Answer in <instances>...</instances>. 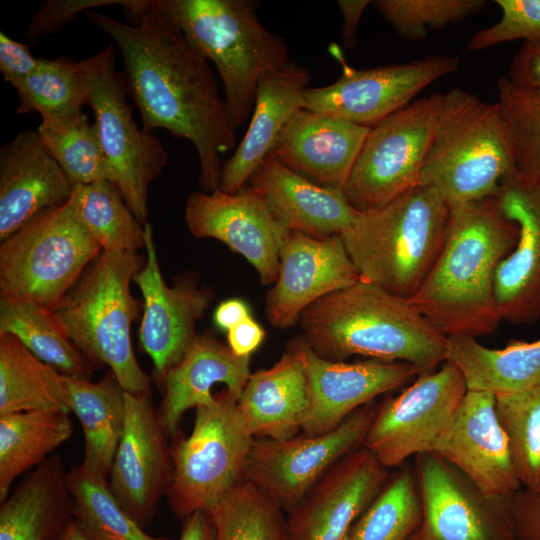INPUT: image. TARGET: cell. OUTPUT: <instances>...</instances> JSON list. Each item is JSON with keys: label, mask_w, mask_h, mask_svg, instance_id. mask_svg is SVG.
Segmentation results:
<instances>
[{"label": "cell", "mask_w": 540, "mask_h": 540, "mask_svg": "<svg viewBox=\"0 0 540 540\" xmlns=\"http://www.w3.org/2000/svg\"><path fill=\"white\" fill-rule=\"evenodd\" d=\"M130 22L97 9L85 13L118 48L127 93L150 133L165 129L194 146L200 186L219 187L221 155L237 146L236 130L208 63L168 18L158 0H130Z\"/></svg>", "instance_id": "cell-1"}, {"label": "cell", "mask_w": 540, "mask_h": 540, "mask_svg": "<svg viewBox=\"0 0 540 540\" xmlns=\"http://www.w3.org/2000/svg\"><path fill=\"white\" fill-rule=\"evenodd\" d=\"M518 236V226L505 216L495 195L451 207L442 251L410 301L447 337L492 334L502 321L496 271Z\"/></svg>", "instance_id": "cell-2"}, {"label": "cell", "mask_w": 540, "mask_h": 540, "mask_svg": "<svg viewBox=\"0 0 540 540\" xmlns=\"http://www.w3.org/2000/svg\"><path fill=\"white\" fill-rule=\"evenodd\" d=\"M299 323L303 340L328 360L406 362L420 374L446 362L447 336L409 299L362 279L311 304Z\"/></svg>", "instance_id": "cell-3"}, {"label": "cell", "mask_w": 540, "mask_h": 540, "mask_svg": "<svg viewBox=\"0 0 540 540\" xmlns=\"http://www.w3.org/2000/svg\"><path fill=\"white\" fill-rule=\"evenodd\" d=\"M451 208L434 188L416 185L358 213L340 236L360 279L411 299L444 246Z\"/></svg>", "instance_id": "cell-4"}, {"label": "cell", "mask_w": 540, "mask_h": 540, "mask_svg": "<svg viewBox=\"0 0 540 540\" xmlns=\"http://www.w3.org/2000/svg\"><path fill=\"white\" fill-rule=\"evenodd\" d=\"M168 18L192 46L212 61L236 128L252 114L262 74L291 60L283 37L270 32L252 0H158Z\"/></svg>", "instance_id": "cell-5"}, {"label": "cell", "mask_w": 540, "mask_h": 540, "mask_svg": "<svg viewBox=\"0 0 540 540\" xmlns=\"http://www.w3.org/2000/svg\"><path fill=\"white\" fill-rule=\"evenodd\" d=\"M516 171L511 135L499 104L461 88L443 93L419 185L451 207L496 195Z\"/></svg>", "instance_id": "cell-6"}, {"label": "cell", "mask_w": 540, "mask_h": 540, "mask_svg": "<svg viewBox=\"0 0 540 540\" xmlns=\"http://www.w3.org/2000/svg\"><path fill=\"white\" fill-rule=\"evenodd\" d=\"M145 259L137 253L104 252L77 285L51 310L89 362L107 365L123 391L149 393L151 380L132 345L137 304L130 284Z\"/></svg>", "instance_id": "cell-7"}, {"label": "cell", "mask_w": 540, "mask_h": 540, "mask_svg": "<svg viewBox=\"0 0 540 540\" xmlns=\"http://www.w3.org/2000/svg\"><path fill=\"white\" fill-rule=\"evenodd\" d=\"M101 250L71 194L1 241V296L53 310Z\"/></svg>", "instance_id": "cell-8"}, {"label": "cell", "mask_w": 540, "mask_h": 540, "mask_svg": "<svg viewBox=\"0 0 540 540\" xmlns=\"http://www.w3.org/2000/svg\"><path fill=\"white\" fill-rule=\"evenodd\" d=\"M216 402L195 408L189 436L172 437L173 477L167 492L172 512L181 520L209 510L243 478L254 437L226 388Z\"/></svg>", "instance_id": "cell-9"}, {"label": "cell", "mask_w": 540, "mask_h": 540, "mask_svg": "<svg viewBox=\"0 0 540 540\" xmlns=\"http://www.w3.org/2000/svg\"><path fill=\"white\" fill-rule=\"evenodd\" d=\"M80 62L87 84V105L94 114L114 183L138 221L145 225L149 185L166 167L168 152L156 135L135 121L126 100L123 75L115 68L114 46L108 45Z\"/></svg>", "instance_id": "cell-10"}, {"label": "cell", "mask_w": 540, "mask_h": 540, "mask_svg": "<svg viewBox=\"0 0 540 540\" xmlns=\"http://www.w3.org/2000/svg\"><path fill=\"white\" fill-rule=\"evenodd\" d=\"M442 98L418 99L370 128L341 188L353 208L380 207L418 185Z\"/></svg>", "instance_id": "cell-11"}, {"label": "cell", "mask_w": 540, "mask_h": 540, "mask_svg": "<svg viewBox=\"0 0 540 540\" xmlns=\"http://www.w3.org/2000/svg\"><path fill=\"white\" fill-rule=\"evenodd\" d=\"M377 405L362 406L327 433H302L282 440L255 438L243 478L287 514L339 460L363 446Z\"/></svg>", "instance_id": "cell-12"}, {"label": "cell", "mask_w": 540, "mask_h": 540, "mask_svg": "<svg viewBox=\"0 0 540 540\" xmlns=\"http://www.w3.org/2000/svg\"><path fill=\"white\" fill-rule=\"evenodd\" d=\"M467 391L461 371L451 363L419 374L398 395L377 405L362 447L386 469L399 468L409 457L430 452Z\"/></svg>", "instance_id": "cell-13"}, {"label": "cell", "mask_w": 540, "mask_h": 540, "mask_svg": "<svg viewBox=\"0 0 540 540\" xmlns=\"http://www.w3.org/2000/svg\"><path fill=\"white\" fill-rule=\"evenodd\" d=\"M330 52L341 65L338 79L324 87L307 88L305 108L372 127L410 104L424 88L455 72L458 57L428 56L404 64L371 68L348 65L336 44Z\"/></svg>", "instance_id": "cell-14"}, {"label": "cell", "mask_w": 540, "mask_h": 540, "mask_svg": "<svg viewBox=\"0 0 540 540\" xmlns=\"http://www.w3.org/2000/svg\"><path fill=\"white\" fill-rule=\"evenodd\" d=\"M416 459L422 519L410 540H517L509 496L484 493L431 452Z\"/></svg>", "instance_id": "cell-15"}, {"label": "cell", "mask_w": 540, "mask_h": 540, "mask_svg": "<svg viewBox=\"0 0 540 540\" xmlns=\"http://www.w3.org/2000/svg\"><path fill=\"white\" fill-rule=\"evenodd\" d=\"M123 397L124 428L108 484L122 508L144 529L172 482L171 444L149 393L123 391Z\"/></svg>", "instance_id": "cell-16"}, {"label": "cell", "mask_w": 540, "mask_h": 540, "mask_svg": "<svg viewBox=\"0 0 540 540\" xmlns=\"http://www.w3.org/2000/svg\"><path fill=\"white\" fill-rule=\"evenodd\" d=\"M185 221L195 238H214L242 255L264 285L276 282L280 251L289 234L265 198L246 184L234 194L196 191L185 205Z\"/></svg>", "instance_id": "cell-17"}, {"label": "cell", "mask_w": 540, "mask_h": 540, "mask_svg": "<svg viewBox=\"0 0 540 540\" xmlns=\"http://www.w3.org/2000/svg\"><path fill=\"white\" fill-rule=\"evenodd\" d=\"M144 228L147 257L133 280L144 299L139 345L151 358L154 376L161 383L197 337L196 323L212 293L188 277L168 286L160 271L152 227L147 222Z\"/></svg>", "instance_id": "cell-18"}, {"label": "cell", "mask_w": 540, "mask_h": 540, "mask_svg": "<svg viewBox=\"0 0 540 540\" xmlns=\"http://www.w3.org/2000/svg\"><path fill=\"white\" fill-rule=\"evenodd\" d=\"M389 476L364 447L347 454L286 514L288 540H347Z\"/></svg>", "instance_id": "cell-19"}, {"label": "cell", "mask_w": 540, "mask_h": 540, "mask_svg": "<svg viewBox=\"0 0 540 540\" xmlns=\"http://www.w3.org/2000/svg\"><path fill=\"white\" fill-rule=\"evenodd\" d=\"M430 452L490 496L507 497L522 488L491 393L468 390Z\"/></svg>", "instance_id": "cell-20"}, {"label": "cell", "mask_w": 540, "mask_h": 540, "mask_svg": "<svg viewBox=\"0 0 540 540\" xmlns=\"http://www.w3.org/2000/svg\"><path fill=\"white\" fill-rule=\"evenodd\" d=\"M360 280L340 235L319 238L290 231L281 251L276 282L265 312L277 328L295 325L317 300Z\"/></svg>", "instance_id": "cell-21"}, {"label": "cell", "mask_w": 540, "mask_h": 540, "mask_svg": "<svg viewBox=\"0 0 540 540\" xmlns=\"http://www.w3.org/2000/svg\"><path fill=\"white\" fill-rule=\"evenodd\" d=\"M301 339L309 389V409L302 427V433L307 435L335 429L362 406L406 385L420 374L406 362L328 360L317 355Z\"/></svg>", "instance_id": "cell-22"}, {"label": "cell", "mask_w": 540, "mask_h": 540, "mask_svg": "<svg viewBox=\"0 0 540 540\" xmlns=\"http://www.w3.org/2000/svg\"><path fill=\"white\" fill-rule=\"evenodd\" d=\"M495 196L519 229L515 248L496 271L497 308L502 320L531 325L540 320V177L525 179L515 171Z\"/></svg>", "instance_id": "cell-23"}, {"label": "cell", "mask_w": 540, "mask_h": 540, "mask_svg": "<svg viewBox=\"0 0 540 540\" xmlns=\"http://www.w3.org/2000/svg\"><path fill=\"white\" fill-rule=\"evenodd\" d=\"M72 191L37 129L19 132L0 148V240L66 202Z\"/></svg>", "instance_id": "cell-24"}, {"label": "cell", "mask_w": 540, "mask_h": 540, "mask_svg": "<svg viewBox=\"0 0 540 540\" xmlns=\"http://www.w3.org/2000/svg\"><path fill=\"white\" fill-rule=\"evenodd\" d=\"M370 128L303 108L269 156L320 186L341 189Z\"/></svg>", "instance_id": "cell-25"}, {"label": "cell", "mask_w": 540, "mask_h": 540, "mask_svg": "<svg viewBox=\"0 0 540 540\" xmlns=\"http://www.w3.org/2000/svg\"><path fill=\"white\" fill-rule=\"evenodd\" d=\"M310 79L309 70L293 61L261 75L248 129L223 164L219 190L234 194L247 184L271 154L288 123L305 108L304 95Z\"/></svg>", "instance_id": "cell-26"}, {"label": "cell", "mask_w": 540, "mask_h": 540, "mask_svg": "<svg viewBox=\"0 0 540 540\" xmlns=\"http://www.w3.org/2000/svg\"><path fill=\"white\" fill-rule=\"evenodd\" d=\"M250 358L235 355L212 333L197 335L161 382L164 394L157 412L168 436L180 431L187 410L216 402L214 385L224 384L239 398L251 375Z\"/></svg>", "instance_id": "cell-27"}, {"label": "cell", "mask_w": 540, "mask_h": 540, "mask_svg": "<svg viewBox=\"0 0 540 540\" xmlns=\"http://www.w3.org/2000/svg\"><path fill=\"white\" fill-rule=\"evenodd\" d=\"M238 409L254 438L282 440L302 431L309 409L302 339L290 342L273 366L251 373Z\"/></svg>", "instance_id": "cell-28"}, {"label": "cell", "mask_w": 540, "mask_h": 540, "mask_svg": "<svg viewBox=\"0 0 540 540\" xmlns=\"http://www.w3.org/2000/svg\"><path fill=\"white\" fill-rule=\"evenodd\" d=\"M247 184L265 198L290 231L319 238L340 235L359 213L341 189L320 186L271 156L257 167Z\"/></svg>", "instance_id": "cell-29"}, {"label": "cell", "mask_w": 540, "mask_h": 540, "mask_svg": "<svg viewBox=\"0 0 540 540\" xmlns=\"http://www.w3.org/2000/svg\"><path fill=\"white\" fill-rule=\"evenodd\" d=\"M72 522L68 471L53 453L1 501L0 540H60Z\"/></svg>", "instance_id": "cell-30"}, {"label": "cell", "mask_w": 540, "mask_h": 540, "mask_svg": "<svg viewBox=\"0 0 540 540\" xmlns=\"http://www.w3.org/2000/svg\"><path fill=\"white\" fill-rule=\"evenodd\" d=\"M446 362L461 371L468 390L498 396L540 387V338L489 348L472 336H450Z\"/></svg>", "instance_id": "cell-31"}, {"label": "cell", "mask_w": 540, "mask_h": 540, "mask_svg": "<svg viewBox=\"0 0 540 540\" xmlns=\"http://www.w3.org/2000/svg\"><path fill=\"white\" fill-rule=\"evenodd\" d=\"M67 404L84 433L81 465L108 478L125 420L123 390L114 375L98 382L63 375Z\"/></svg>", "instance_id": "cell-32"}, {"label": "cell", "mask_w": 540, "mask_h": 540, "mask_svg": "<svg viewBox=\"0 0 540 540\" xmlns=\"http://www.w3.org/2000/svg\"><path fill=\"white\" fill-rule=\"evenodd\" d=\"M72 431L69 412L63 410L0 415V502L20 475L50 457Z\"/></svg>", "instance_id": "cell-33"}, {"label": "cell", "mask_w": 540, "mask_h": 540, "mask_svg": "<svg viewBox=\"0 0 540 540\" xmlns=\"http://www.w3.org/2000/svg\"><path fill=\"white\" fill-rule=\"evenodd\" d=\"M41 410L70 413L63 375L13 335L0 334V415Z\"/></svg>", "instance_id": "cell-34"}, {"label": "cell", "mask_w": 540, "mask_h": 540, "mask_svg": "<svg viewBox=\"0 0 540 540\" xmlns=\"http://www.w3.org/2000/svg\"><path fill=\"white\" fill-rule=\"evenodd\" d=\"M0 334L13 335L62 375L89 380L90 362L66 336L51 310L1 296Z\"/></svg>", "instance_id": "cell-35"}, {"label": "cell", "mask_w": 540, "mask_h": 540, "mask_svg": "<svg viewBox=\"0 0 540 540\" xmlns=\"http://www.w3.org/2000/svg\"><path fill=\"white\" fill-rule=\"evenodd\" d=\"M18 114L38 112L43 125H61L83 114L88 91L80 61L40 59L37 70L17 88Z\"/></svg>", "instance_id": "cell-36"}, {"label": "cell", "mask_w": 540, "mask_h": 540, "mask_svg": "<svg viewBox=\"0 0 540 540\" xmlns=\"http://www.w3.org/2000/svg\"><path fill=\"white\" fill-rule=\"evenodd\" d=\"M107 479L81 464L68 471L73 520L87 540H174L147 534L122 508Z\"/></svg>", "instance_id": "cell-37"}, {"label": "cell", "mask_w": 540, "mask_h": 540, "mask_svg": "<svg viewBox=\"0 0 540 540\" xmlns=\"http://www.w3.org/2000/svg\"><path fill=\"white\" fill-rule=\"evenodd\" d=\"M76 214L104 252L137 253L146 247L144 225L108 180L73 187Z\"/></svg>", "instance_id": "cell-38"}, {"label": "cell", "mask_w": 540, "mask_h": 540, "mask_svg": "<svg viewBox=\"0 0 540 540\" xmlns=\"http://www.w3.org/2000/svg\"><path fill=\"white\" fill-rule=\"evenodd\" d=\"M422 519L415 469L405 463L355 523L347 540H410Z\"/></svg>", "instance_id": "cell-39"}, {"label": "cell", "mask_w": 540, "mask_h": 540, "mask_svg": "<svg viewBox=\"0 0 540 540\" xmlns=\"http://www.w3.org/2000/svg\"><path fill=\"white\" fill-rule=\"evenodd\" d=\"M208 512L215 540H288L284 510L244 478Z\"/></svg>", "instance_id": "cell-40"}, {"label": "cell", "mask_w": 540, "mask_h": 540, "mask_svg": "<svg viewBox=\"0 0 540 540\" xmlns=\"http://www.w3.org/2000/svg\"><path fill=\"white\" fill-rule=\"evenodd\" d=\"M37 131L73 187L104 180L114 183L96 126L84 113L61 125L40 124Z\"/></svg>", "instance_id": "cell-41"}, {"label": "cell", "mask_w": 540, "mask_h": 540, "mask_svg": "<svg viewBox=\"0 0 540 540\" xmlns=\"http://www.w3.org/2000/svg\"><path fill=\"white\" fill-rule=\"evenodd\" d=\"M495 397L521 486L540 492V387Z\"/></svg>", "instance_id": "cell-42"}, {"label": "cell", "mask_w": 540, "mask_h": 540, "mask_svg": "<svg viewBox=\"0 0 540 540\" xmlns=\"http://www.w3.org/2000/svg\"><path fill=\"white\" fill-rule=\"evenodd\" d=\"M498 101L514 148L516 171L525 179L540 177V87L497 82Z\"/></svg>", "instance_id": "cell-43"}, {"label": "cell", "mask_w": 540, "mask_h": 540, "mask_svg": "<svg viewBox=\"0 0 540 540\" xmlns=\"http://www.w3.org/2000/svg\"><path fill=\"white\" fill-rule=\"evenodd\" d=\"M484 0H377L373 5L404 39L418 41L480 12Z\"/></svg>", "instance_id": "cell-44"}, {"label": "cell", "mask_w": 540, "mask_h": 540, "mask_svg": "<svg viewBox=\"0 0 540 540\" xmlns=\"http://www.w3.org/2000/svg\"><path fill=\"white\" fill-rule=\"evenodd\" d=\"M500 19L492 26L477 31L465 48V53L481 51L514 41L540 37V0H496Z\"/></svg>", "instance_id": "cell-45"}, {"label": "cell", "mask_w": 540, "mask_h": 540, "mask_svg": "<svg viewBox=\"0 0 540 540\" xmlns=\"http://www.w3.org/2000/svg\"><path fill=\"white\" fill-rule=\"evenodd\" d=\"M130 0H48L35 13L28 24L26 37L32 41L53 33L76 16L101 6L128 5Z\"/></svg>", "instance_id": "cell-46"}, {"label": "cell", "mask_w": 540, "mask_h": 540, "mask_svg": "<svg viewBox=\"0 0 540 540\" xmlns=\"http://www.w3.org/2000/svg\"><path fill=\"white\" fill-rule=\"evenodd\" d=\"M40 64L28 45L0 33V71L14 89L33 74Z\"/></svg>", "instance_id": "cell-47"}, {"label": "cell", "mask_w": 540, "mask_h": 540, "mask_svg": "<svg viewBox=\"0 0 540 540\" xmlns=\"http://www.w3.org/2000/svg\"><path fill=\"white\" fill-rule=\"evenodd\" d=\"M517 540H540V492L524 488L509 496Z\"/></svg>", "instance_id": "cell-48"}, {"label": "cell", "mask_w": 540, "mask_h": 540, "mask_svg": "<svg viewBox=\"0 0 540 540\" xmlns=\"http://www.w3.org/2000/svg\"><path fill=\"white\" fill-rule=\"evenodd\" d=\"M507 77L516 84L540 87V37L522 43L511 60Z\"/></svg>", "instance_id": "cell-49"}, {"label": "cell", "mask_w": 540, "mask_h": 540, "mask_svg": "<svg viewBox=\"0 0 540 540\" xmlns=\"http://www.w3.org/2000/svg\"><path fill=\"white\" fill-rule=\"evenodd\" d=\"M264 338L265 330L252 316L227 331V345L240 357H251Z\"/></svg>", "instance_id": "cell-50"}, {"label": "cell", "mask_w": 540, "mask_h": 540, "mask_svg": "<svg viewBox=\"0 0 540 540\" xmlns=\"http://www.w3.org/2000/svg\"><path fill=\"white\" fill-rule=\"evenodd\" d=\"M369 0H339L338 8L343 19L342 38L344 46L352 48L357 44V30L361 16Z\"/></svg>", "instance_id": "cell-51"}, {"label": "cell", "mask_w": 540, "mask_h": 540, "mask_svg": "<svg viewBox=\"0 0 540 540\" xmlns=\"http://www.w3.org/2000/svg\"><path fill=\"white\" fill-rule=\"evenodd\" d=\"M182 521L179 540H215V526L208 510H197Z\"/></svg>", "instance_id": "cell-52"}, {"label": "cell", "mask_w": 540, "mask_h": 540, "mask_svg": "<svg viewBox=\"0 0 540 540\" xmlns=\"http://www.w3.org/2000/svg\"><path fill=\"white\" fill-rule=\"evenodd\" d=\"M250 316V309L245 301L228 299L216 307L214 322L220 329L228 331Z\"/></svg>", "instance_id": "cell-53"}, {"label": "cell", "mask_w": 540, "mask_h": 540, "mask_svg": "<svg viewBox=\"0 0 540 540\" xmlns=\"http://www.w3.org/2000/svg\"><path fill=\"white\" fill-rule=\"evenodd\" d=\"M60 540H87V539L78 530L73 520V522L67 528V530L65 531L64 535L62 536Z\"/></svg>", "instance_id": "cell-54"}]
</instances>
